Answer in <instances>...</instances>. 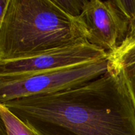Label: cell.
I'll use <instances>...</instances> for the list:
<instances>
[{
	"label": "cell",
	"mask_w": 135,
	"mask_h": 135,
	"mask_svg": "<svg viewBox=\"0 0 135 135\" xmlns=\"http://www.w3.org/2000/svg\"><path fill=\"white\" fill-rule=\"evenodd\" d=\"M87 42L79 18L66 13L54 0H9L0 18V60Z\"/></svg>",
	"instance_id": "cell-2"
},
{
	"label": "cell",
	"mask_w": 135,
	"mask_h": 135,
	"mask_svg": "<svg viewBox=\"0 0 135 135\" xmlns=\"http://www.w3.org/2000/svg\"><path fill=\"white\" fill-rule=\"evenodd\" d=\"M109 56L90 63L13 80H0V104L79 86L106 73Z\"/></svg>",
	"instance_id": "cell-3"
},
{
	"label": "cell",
	"mask_w": 135,
	"mask_h": 135,
	"mask_svg": "<svg viewBox=\"0 0 135 135\" xmlns=\"http://www.w3.org/2000/svg\"><path fill=\"white\" fill-rule=\"evenodd\" d=\"M135 38V13L129 21L128 32L126 39H134Z\"/></svg>",
	"instance_id": "cell-9"
},
{
	"label": "cell",
	"mask_w": 135,
	"mask_h": 135,
	"mask_svg": "<svg viewBox=\"0 0 135 135\" xmlns=\"http://www.w3.org/2000/svg\"><path fill=\"white\" fill-rule=\"evenodd\" d=\"M9 0H0V18H2L6 12Z\"/></svg>",
	"instance_id": "cell-10"
},
{
	"label": "cell",
	"mask_w": 135,
	"mask_h": 135,
	"mask_svg": "<svg viewBox=\"0 0 135 135\" xmlns=\"http://www.w3.org/2000/svg\"><path fill=\"white\" fill-rule=\"evenodd\" d=\"M109 54L88 42L26 57L0 60V80H13L104 59Z\"/></svg>",
	"instance_id": "cell-4"
},
{
	"label": "cell",
	"mask_w": 135,
	"mask_h": 135,
	"mask_svg": "<svg viewBox=\"0 0 135 135\" xmlns=\"http://www.w3.org/2000/svg\"><path fill=\"white\" fill-rule=\"evenodd\" d=\"M2 104L40 135H135L133 102L109 67L79 86Z\"/></svg>",
	"instance_id": "cell-1"
},
{
	"label": "cell",
	"mask_w": 135,
	"mask_h": 135,
	"mask_svg": "<svg viewBox=\"0 0 135 135\" xmlns=\"http://www.w3.org/2000/svg\"><path fill=\"white\" fill-rule=\"evenodd\" d=\"M108 59L109 67L122 79L135 111V38L125 40Z\"/></svg>",
	"instance_id": "cell-6"
},
{
	"label": "cell",
	"mask_w": 135,
	"mask_h": 135,
	"mask_svg": "<svg viewBox=\"0 0 135 135\" xmlns=\"http://www.w3.org/2000/svg\"><path fill=\"white\" fill-rule=\"evenodd\" d=\"M55 4L66 13L79 18L84 8L86 0H54Z\"/></svg>",
	"instance_id": "cell-8"
},
{
	"label": "cell",
	"mask_w": 135,
	"mask_h": 135,
	"mask_svg": "<svg viewBox=\"0 0 135 135\" xmlns=\"http://www.w3.org/2000/svg\"><path fill=\"white\" fill-rule=\"evenodd\" d=\"M0 115L2 135H40L2 104H0Z\"/></svg>",
	"instance_id": "cell-7"
},
{
	"label": "cell",
	"mask_w": 135,
	"mask_h": 135,
	"mask_svg": "<svg viewBox=\"0 0 135 135\" xmlns=\"http://www.w3.org/2000/svg\"><path fill=\"white\" fill-rule=\"evenodd\" d=\"M79 18L85 27L89 43L108 54L126 39L129 22L113 1L86 0Z\"/></svg>",
	"instance_id": "cell-5"
}]
</instances>
